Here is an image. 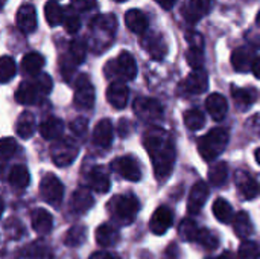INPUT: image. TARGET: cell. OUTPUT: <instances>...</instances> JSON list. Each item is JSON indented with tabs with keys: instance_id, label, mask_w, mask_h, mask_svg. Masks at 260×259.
I'll return each mask as SVG.
<instances>
[{
	"instance_id": "6da1fadb",
	"label": "cell",
	"mask_w": 260,
	"mask_h": 259,
	"mask_svg": "<svg viewBox=\"0 0 260 259\" xmlns=\"http://www.w3.org/2000/svg\"><path fill=\"white\" fill-rule=\"evenodd\" d=\"M145 147L152 160L154 172L158 180H166L175 163V143L172 136L158 127H151L145 133Z\"/></svg>"
},
{
	"instance_id": "7a4b0ae2",
	"label": "cell",
	"mask_w": 260,
	"mask_h": 259,
	"mask_svg": "<svg viewBox=\"0 0 260 259\" xmlns=\"http://www.w3.org/2000/svg\"><path fill=\"white\" fill-rule=\"evenodd\" d=\"M50 90H52V78L46 73H41L34 81L21 82L15 92V99L18 104L30 105L35 104L40 98L50 93Z\"/></svg>"
},
{
	"instance_id": "3957f363",
	"label": "cell",
	"mask_w": 260,
	"mask_h": 259,
	"mask_svg": "<svg viewBox=\"0 0 260 259\" xmlns=\"http://www.w3.org/2000/svg\"><path fill=\"white\" fill-rule=\"evenodd\" d=\"M229 143V131L225 128H213L198 140V151L206 162L219 157Z\"/></svg>"
},
{
	"instance_id": "277c9868",
	"label": "cell",
	"mask_w": 260,
	"mask_h": 259,
	"mask_svg": "<svg viewBox=\"0 0 260 259\" xmlns=\"http://www.w3.org/2000/svg\"><path fill=\"white\" fill-rule=\"evenodd\" d=\"M105 75L114 81H131L137 76V63L129 52L123 50L114 61H108Z\"/></svg>"
},
{
	"instance_id": "5b68a950",
	"label": "cell",
	"mask_w": 260,
	"mask_h": 259,
	"mask_svg": "<svg viewBox=\"0 0 260 259\" xmlns=\"http://www.w3.org/2000/svg\"><path fill=\"white\" fill-rule=\"evenodd\" d=\"M108 209L111 211L113 218L123 226H128L137 217L140 209V203L134 195H117L110 205Z\"/></svg>"
},
{
	"instance_id": "8992f818",
	"label": "cell",
	"mask_w": 260,
	"mask_h": 259,
	"mask_svg": "<svg viewBox=\"0 0 260 259\" xmlns=\"http://www.w3.org/2000/svg\"><path fill=\"white\" fill-rule=\"evenodd\" d=\"M79 153L78 145L70 139V137H64V139H58L50 150V156L52 160L56 166H69L73 163V160L76 159Z\"/></svg>"
},
{
	"instance_id": "52a82bcc",
	"label": "cell",
	"mask_w": 260,
	"mask_h": 259,
	"mask_svg": "<svg viewBox=\"0 0 260 259\" xmlns=\"http://www.w3.org/2000/svg\"><path fill=\"white\" fill-rule=\"evenodd\" d=\"M40 194L43 200L52 206H59L64 195V186L53 174H46L40 183Z\"/></svg>"
},
{
	"instance_id": "ba28073f",
	"label": "cell",
	"mask_w": 260,
	"mask_h": 259,
	"mask_svg": "<svg viewBox=\"0 0 260 259\" xmlns=\"http://www.w3.org/2000/svg\"><path fill=\"white\" fill-rule=\"evenodd\" d=\"M75 104L82 110H90L94 105V87L87 75H79L76 79Z\"/></svg>"
},
{
	"instance_id": "9c48e42d",
	"label": "cell",
	"mask_w": 260,
	"mask_h": 259,
	"mask_svg": "<svg viewBox=\"0 0 260 259\" xmlns=\"http://www.w3.org/2000/svg\"><path fill=\"white\" fill-rule=\"evenodd\" d=\"M136 114L145 122H157L163 118V105L152 98H139L134 101Z\"/></svg>"
},
{
	"instance_id": "30bf717a",
	"label": "cell",
	"mask_w": 260,
	"mask_h": 259,
	"mask_svg": "<svg viewBox=\"0 0 260 259\" xmlns=\"http://www.w3.org/2000/svg\"><path fill=\"white\" fill-rule=\"evenodd\" d=\"M113 171H116L122 179L128 182H139L142 179V168L136 157L133 156H123L113 162L111 165Z\"/></svg>"
},
{
	"instance_id": "8fae6325",
	"label": "cell",
	"mask_w": 260,
	"mask_h": 259,
	"mask_svg": "<svg viewBox=\"0 0 260 259\" xmlns=\"http://www.w3.org/2000/svg\"><path fill=\"white\" fill-rule=\"evenodd\" d=\"M142 46L155 61H161L168 53V44L165 38L155 32H145L142 37Z\"/></svg>"
},
{
	"instance_id": "7c38bea8",
	"label": "cell",
	"mask_w": 260,
	"mask_h": 259,
	"mask_svg": "<svg viewBox=\"0 0 260 259\" xmlns=\"http://www.w3.org/2000/svg\"><path fill=\"white\" fill-rule=\"evenodd\" d=\"M172 223H174V212L166 206H160L155 209V212L151 217L149 229L155 235H165L171 229Z\"/></svg>"
},
{
	"instance_id": "4fadbf2b",
	"label": "cell",
	"mask_w": 260,
	"mask_h": 259,
	"mask_svg": "<svg viewBox=\"0 0 260 259\" xmlns=\"http://www.w3.org/2000/svg\"><path fill=\"white\" fill-rule=\"evenodd\" d=\"M37 12L34 5L26 3L17 11V27L23 34H32L37 29Z\"/></svg>"
},
{
	"instance_id": "5bb4252c",
	"label": "cell",
	"mask_w": 260,
	"mask_h": 259,
	"mask_svg": "<svg viewBox=\"0 0 260 259\" xmlns=\"http://www.w3.org/2000/svg\"><path fill=\"white\" fill-rule=\"evenodd\" d=\"M117 29V20L114 14H102L93 18L91 21V32L93 37L96 35H107L110 38L114 37V32Z\"/></svg>"
},
{
	"instance_id": "9a60e30c",
	"label": "cell",
	"mask_w": 260,
	"mask_h": 259,
	"mask_svg": "<svg viewBox=\"0 0 260 259\" xmlns=\"http://www.w3.org/2000/svg\"><path fill=\"white\" fill-rule=\"evenodd\" d=\"M207 197H209V186H207V183L206 182H198L192 188V191L189 194V198H187V212L190 215L198 214L203 209Z\"/></svg>"
},
{
	"instance_id": "2e32d148",
	"label": "cell",
	"mask_w": 260,
	"mask_h": 259,
	"mask_svg": "<svg viewBox=\"0 0 260 259\" xmlns=\"http://www.w3.org/2000/svg\"><path fill=\"white\" fill-rule=\"evenodd\" d=\"M129 90L123 81H113L107 90V99L114 108H125L128 104Z\"/></svg>"
},
{
	"instance_id": "e0dca14e",
	"label": "cell",
	"mask_w": 260,
	"mask_h": 259,
	"mask_svg": "<svg viewBox=\"0 0 260 259\" xmlns=\"http://www.w3.org/2000/svg\"><path fill=\"white\" fill-rule=\"evenodd\" d=\"M256 61V53L250 47H238L232 55V64L238 72H248L253 70Z\"/></svg>"
},
{
	"instance_id": "ac0fdd59",
	"label": "cell",
	"mask_w": 260,
	"mask_h": 259,
	"mask_svg": "<svg viewBox=\"0 0 260 259\" xmlns=\"http://www.w3.org/2000/svg\"><path fill=\"white\" fill-rule=\"evenodd\" d=\"M236 186H238L239 192L244 195V198H247V200L254 198L260 192L259 183L247 171H242V169H239L236 172Z\"/></svg>"
},
{
	"instance_id": "d6986e66",
	"label": "cell",
	"mask_w": 260,
	"mask_h": 259,
	"mask_svg": "<svg viewBox=\"0 0 260 259\" xmlns=\"http://www.w3.org/2000/svg\"><path fill=\"white\" fill-rule=\"evenodd\" d=\"M209 87V76L206 70H193L184 81V90L192 95H201Z\"/></svg>"
},
{
	"instance_id": "ffe728a7",
	"label": "cell",
	"mask_w": 260,
	"mask_h": 259,
	"mask_svg": "<svg viewBox=\"0 0 260 259\" xmlns=\"http://www.w3.org/2000/svg\"><path fill=\"white\" fill-rule=\"evenodd\" d=\"M88 182H90V186L93 188V191L98 194H107L111 188L110 176L104 166L93 168L90 176H88Z\"/></svg>"
},
{
	"instance_id": "44dd1931",
	"label": "cell",
	"mask_w": 260,
	"mask_h": 259,
	"mask_svg": "<svg viewBox=\"0 0 260 259\" xmlns=\"http://www.w3.org/2000/svg\"><path fill=\"white\" fill-rule=\"evenodd\" d=\"M210 6H212V0H189V5L183 14L186 20L190 24H193L198 23L201 17L210 12Z\"/></svg>"
},
{
	"instance_id": "7402d4cb",
	"label": "cell",
	"mask_w": 260,
	"mask_h": 259,
	"mask_svg": "<svg viewBox=\"0 0 260 259\" xmlns=\"http://www.w3.org/2000/svg\"><path fill=\"white\" fill-rule=\"evenodd\" d=\"M125 24L131 32L142 35L148 31L149 21L140 9H129L125 14Z\"/></svg>"
},
{
	"instance_id": "603a6c76",
	"label": "cell",
	"mask_w": 260,
	"mask_h": 259,
	"mask_svg": "<svg viewBox=\"0 0 260 259\" xmlns=\"http://www.w3.org/2000/svg\"><path fill=\"white\" fill-rule=\"evenodd\" d=\"M206 108L209 111V114L215 119V121H222L227 114L229 110V104L227 99L219 95V93H212L207 99H206Z\"/></svg>"
},
{
	"instance_id": "cb8c5ba5",
	"label": "cell",
	"mask_w": 260,
	"mask_h": 259,
	"mask_svg": "<svg viewBox=\"0 0 260 259\" xmlns=\"http://www.w3.org/2000/svg\"><path fill=\"white\" fill-rule=\"evenodd\" d=\"M93 142L102 148H107L113 142V124L110 119H102L93 131Z\"/></svg>"
},
{
	"instance_id": "d4e9b609",
	"label": "cell",
	"mask_w": 260,
	"mask_h": 259,
	"mask_svg": "<svg viewBox=\"0 0 260 259\" xmlns=\"http://www.w3.org/2000/svg\"><path fill=\"white\" fill-rule=\"evenodd\" d=\"M46 60L43 55L37 53V52H29L23 56L21 60V69L24 73L30 75V76H38L41 75V69L44 67Z\"/></svg>"
},
{
	"instance_id": "484cf974",
	"label": "cell",
	"mask_w": 260,
	"mask_h": 259,
	"mask_svg": "<svg viewBox=\"0 0 260 259\" xmlns=\"http://www.w3.org/2000/svg\"><path fill=\"white\" fill-rule=\"evenodd\" d=\"M62 130H64L62 121L58 119V118H53V116L46 119V121H43L41 125H40V134L46 140H56V139H59L61 134H62Z\"/></svg>"
},
{
	"instance_id": "4316f807",
	"label": "cell",
	"mask_w": 260,
	"mask_h": 259,
	"mask_svg": "<svg viewBox=\"0 0 260 259\" xmlns=\"http://www.w3.org/2000/svg\"><path fill=\"white\" fill-rule=\"evenodd\" d=\"M30 221H32V229L37 234L46 235L52 231V215L46 211V209H35L30 215Z\"/></svg>"
},
{
	"instance_id": "83f0119b",
	"label": "cell",
	"mask_w": 260,
	"mask_h": 259,
	"mask_svg": "<svg viewBox=\"0 0 260 259\" xmlns=\"http://www.w3.org/2000/svg\"><path fill=\"white\" fill-rule=\"evenodd\" d=\"M93 205H94V200H93L91 194L84 188H79L72 197V211L76 214L87 212Z\"/></svg>"
},
{
	"instance_id": "f1b7e54d",
	"label": "cell",
	"mask_w": 260,
	"mask_h": 259,
	"mask_svg": "<svg viewBox=\"0 0 260 259\" xmlns=\"http://www.w3.org/2000/svg\"><path fill=\"white\" fill-rule=\"evenodd\" d=\"M35 131V118L29 111H23L15 124V133L21 139H29Z\"/></svg>"
},
{
	"instance_id": "f546056e",
	"label": "cell",
	"mask_w": 260,
	"mask_h": 259,
	"mask_svg": "<svg viewBox=\"0 0 260 259\" xmlns=\"http://www.w3.org/2000/svg\"><path fill=\"white\" fill-rule=\"evenodd\" d=\"M96 241L102 247H111V246L117 244L119 232L110 224H102L96 229Z\"/></svg>"
},
{
	"instance_id": "4dcf8cb0",
	"label": "cell",
	"mask_w": 260,
	"mask_h": 259,
	"mask_svg": "<svg viewBox=\"0 0 260 259\" xmlns=\"http://www.w3.org/2000/svg\"><path fill=\"white\" fill-rule=\"evenodd\" d=\"M8 180H9L11 186H14L15 189H24L29 185V180H30L29 172H27V168L23 166V165L12 166Z\"/></svg>"
},
{
	"instance_id": "1f68e13d",
	"label": "cell",
	"mask_w": 260,
	"mask_h": 259,
	"mask_svg": "<svg viewBox=\"0 0 260 259\" xmlns=\"http://www.w3.org/2000/svg\"><path fill=\"white\" fill-rule=\"evenodd\" d=\"M44 17H46V21L49 26L55 27L58 24L62 23V17H64V9L55 2V0H50L44 5Z\"/></svg>"
},
{
	"instance_id": "d6a6232c",
	"label": "cell",
	"mask_w": 260,
	"mask_h": 259,
	"mask_svg": "<svg viewBox=\"0 0 260 259\" xmlns=\"http://www.w3.org/2000/svg\"><path fill=\"white\" fill-rule=\"evenodd\" d=\"M62 24L69 34H76L81 27V17L79 11H76L72 5L64 8V17H62Z\"/></svg>"
},
{
	"instance_id": "836d02e7",
	"label": "cell",
	"mask_w": 260,
	"mask_h": 259,
	"mask_svg": "<svg viewBox=\"0 0 260 259\" xmlns=\"http://www.w3.org/2000/svg\"><path fill=\"white\" fill-rule=\"evenodd\" d=\"M233 229L239 238H248L253 234V224L247 212H239L233 220Z\"/></svg>"
},
{
	"instance_id": "e575fe53",
	"label": "cell",
	"mask_w": 260,
	"mask_h": 259,
	"mask_svg": "<svg viewBox=\"0 0 260 259\" xmlns=\"http://www.w3.org/2000/svg\"><path fill=\"white\" fill-rule=\"evenodd\" d=\"M232 96L241 108H248L256 101V92L253 89H239L233 85Z\"/></svg>"
},
{
	"instance_id": "d590c367",
	"label": "cell",
	"mask_w": 260,
	"mask_h": 259,
	"mask_svg": "<svg viewBox=\"0 0 260 259\" xmlns=\"http://www.w3.org/2000/svg\"><path fill=\"white\" fill-rule=\"evenodd\" d=\"M213 214L215 217L221 221V223H232L235 218H233V208L232 205L224 200V198H218L215 203H213Z\"/></svg>"
},
{
	"instance_id": "8d00e7d4",
	"label": "cell",
	"mask_w": 260,
	"mask_h": 259,
	"mask_svg": "<svg viewBox=\"0 0 260 259\" xmlns=\"http://www.w3.org/2000/svg\"><path fill=\"white\" fill-rule=\"evenodd\" d=\"M87 238V229L84 226H73L64 237V244L67 247H79Z\"/></svg>"
},
{
	"instance_id": "74e56055",
	"label": "cell",
	"mask_w": 260,
	"mask_h": 259,
	"mask_svg": "<svg viewBox=\"0 0 260 259\" xmlns=\"http://www.w3.org/2000/svg\"><path fill=\"white\" fill-rule=\"evenodd\" d=\"M184 124L189 130L198 131L204 127L206 124V116L201 110L198 108H190L184 113Z\"/></svg>"
},
{
	"instance_id": "f35d334b",
	"label": "cell",
	"mask_w": 260,
	"mask_h": 259,
	"mask_svg": "<svg viewBox=\"0 0 260 259\" xmlns=\"http://www.w3.org/2000/svg\"><path fill=\"white\" fill-rule=\"evenodd\" d=\"M229 177V166L225 162H218L215 163L210 171H209V180L212 185L215 186H219V185H224L225 180Z\"/></svg>"
},
{
	"instance_id": "ab89813d",
	"label": "cell",
	"mask_w": 260,
	"mask_h": 259,
	"mask_svg": "<svg viewBox=\"0 0 260 259\" xmlns=\"http://www.w3.org/2000/svg\"><path fill=\"white\" fill-rule=\"evenodd\" d=\"M26 259H53V253L44 243L37 241L29 246L26 252Z\"/></svg>"
},
{
	"instance_id": "60d3db41",
	"label": "cell",
	"mask_w": 260,
	"mask_h": 259,
	"mask_svg": "<svg viewBox=\"0 0 260 259\" xmlns=\"http://www.w3.org/2000/svg\"><path fill=\"white\" fill-rule=\"evenodd\" d=\"M85 55H87V44H85V41L81 40V38L73 40L70 43V47H69V56L75 61V64L84 63Z\"/></svg>"
},
{
	"instance_id": "b9f144b4",
	"label": "cell",
	"mask_w": 260,
	"mask_h": 259,
	"mask_svg": "<svg viewBox=\"0 0 260 259\" xmlns=\"http://www.w3.org/2000/svg\"><path fill=\"white\" fill-rule=\"evenodd\" d=\"M15 76V61L12 60V56H2L0 60V81L3 84L9 82L12 78Z\"/></svg>"
},
{
	"instance_id": "7bdbcfd3",
	"label": "cell",
	"mask_w": 260,
	"mask_h": 259,
	"mask_svg": "<svg viewBox=\"0 0 260 259\" xmlns=\"http://www.w3.org/2000/svg\"><path fill=\"white\" fill-rule=\"evenodd\" d=\"M195 243L201 244L207 250H215L219 246V240L207 229H200L198 231V234L195 237Z\"/></svg>"
},
{
	"instance_id": "ee69618b",
	"label": "cell",
	"mask_w": 260,
	"mask_h": 259,
	"mask_svg": "<svg viewBox=\"0 0 260 259\" xmlns=\"http://www.w3.org/2000/svg\"><path fill=\"white\" fill-rule=\"evenodd\" d=\"M186 60H187V64L193 70L203 69V64H204V52H203V47H189V50L186 52Z\"/></svg>"
},
{
	"instance_id": "f6af8a7d",
	"label": "cell",
	"mask_w": 260,
	"mask_h": 259,
	"mask_svg": "<svg viewBox=\"0 0 260 259\" xmlns=\"http://www.w3.org/2000/svg\"><path fill=\"white\" fill-rule=\"evenodd\" d=\"M239 259H259L260 249L259 246L253 241H244L239 247Z\"/></svg>"
},
{
	"instance_id": "bcb514c9",
	"label": "cell",
	"mask_w": 260,
	"mask_h": 259,
	"mask_svg": "<svg viewBox=\"0 0 260 259\" xmlns=\"http://www.w3.org/2000/svg\"><path fill=\"white\" fill-rule=\"evenodd\" d=\"M198 231H200V227L197 226V223L192 221V220H189V218L184 220V221L180 224V235H181V238H184L186 241H195V237H197Z\"/></svg>"
},
{
	"instance_id": "7dc6e473",
	"label": "cell",
	"mask_w": 260,
	"mask_h": 259,
	"mask_svg": "<svg viewBox=\"0 0 260 259\" xmlns=\"http://www.w3.org/2000/svg\"><path fill=\"white\" fill-rule=\"evenodd\" d=\"M17 142L12 137H5L0 142V154L3 160H8L9 157H12L17 151Z\"/></svg>"
},
{
	"instance_id": "c3c4849f",
	"label": "cell",
	"mask_w": 260,
	"mask_h": 259,
	"mask_svg": "<svg viewBox=\"0 0 260 259\" xmlns=\"http://www.w3.org/2000/svg\"><path fill=\"white\" fill-rule=\"evenodd\" d=\"M87 124H88V121H87L85 118H76L75 121H72L70 130L73 131V134L82 136V134H85V131H87Z\"/></svg>"
},
{
	"instance_id": "681fc988",
	"label": "cell",
	"mask_w": 260,
	"mask_h": 259,
	"mask_svg": "<svg viewBox=\"0 0 260 259\" xmlns=\"http://www.w3.org/2000/svg\"><path fill=\"white\" fill-rule=\"evenodd\" d=\"M96 0H72V6L79 11V12H85V11H91L96 8Z\"/></svg>"
},
{
	"instance_id": "f907efd6",
	"label": "cell",
	"mask_w": 260,
	"mask_h": 259,
	"mask_svg": "<svg viewBox=\"0 0 260 259\" xmlns=\"http://www.w3.org/2000/svg\"><path fill=\"white\" fill-rule=\"evenodd\" d=\"M186 40L190 43V47H203L204 44V40H203V35L197 31H187L186 32Z\"/></svg>"
},
{
	"instance_id": "816d5d0a",
	"label": "cell",
	"mask_w": 260,
	"mask_h": 259,
	"mask_svg": "<svg viewBox=\"0 0 260 259\" xmlns=\"http://www.w3.org/2000/svg\"><path fill=\"white\" fill-rule=\"evenodd\" d=\"M90 259H120L116 253H105V252H98V253H93Z\"/></svg>"
},
{
	"instance_id": "f5cc1de1",
	"label": "cell",
	"mask_w": 260,
	"mask_h": 259,
	"mask_svg": "<svg viewBox=\"0 0 260 259\" xmlns=\"http://www.w3.org/2000/svg\"><path fill=\"white\" fill-rule=\"evenodd\" d=\"M163 9H166V11H169V9H172L174 8V5H175V2L177 0H155Z\"/></svg>"
},
{
	"instance_id": "db71d44e",
	"label": "cell",
	"mask_w": 260,
	"mask_h": 259,
	"mask_svg": "<svg viewBox=\"0 0 260 259\" xmlns=\"http://www.w3.org/2000/svg\"><path fill=\"white\" fill-rule=\"evenodd\" d=\"M126 127H128V121H126V119L120 121L119 131H120V134H122V136H126V134H128V130H126Z\"/></svg>"
},
{
	"instance_id": "11a10c76",
	"label": "cell",
	"mask_w": 260,
	"mask_h": 259,
	"mask_svg": "<svg viewBox=\"0 0 260 259\" xmlns=\"http://www.w3.org/2000/svg\"><path fill=\"white\" fill-rule=\"evenodd\" d=\"M253 73H254V76H256V78H259L260 79V56H257V58H256V61H254Z\"/></svg>"
},
{
	"instance_id": "9f6ffc18",
	"label": "cell",
	"mask_w": 260,
	"mask_h": 259,
	"mask_svg": "<svg viewBox=\"0 0 260 259\" xmlns=\"http://www.w3.org/2000/svg\"><path fill=\"white\" fill-rule=\"evenodd\" d=\"M213 259H239V258H236L233 253H230V252H224L221 256H218V258H213Z\"/></svg>"
},
{
	"instance_id": "6f0895ef",
	"label": "cell",
	"mask_w": 260,
	"mask_h": 259,
	"mask_svg": "<svg viewBox=\"0 0 260 259\" xmlns=\"http://www.w3.org/2000/svg\"><path fill=\"white\" fill-rule=\"evenodd\" d=\"M254 157H256L257 163L260 165V148H257V150H256V153H254Z\"/></svg>"
},
{
	"instance_id": "680465c9",
	"label": "cell",
	"mask_w": 260,
	"mask_h": 259,
	"mask_svg": "<svg viewBox=\"0 0 260 259\" xmlns=\"http://www.w3.org/2000/svg\"><path fill=\"white\" fill-rule=\"evenodd\" d=\"M257 21H259V24H260V11H259V14H257Z\"/></svg>"
},
{
	"instance_id": "91938a15",
	"label": "cell",
	"mask_w": 260,
	"mask_h": 259,
	"mask_svg": "<svg viewBox=\"0 0 260 259\" xmlns=\"http://www.w3.org/2000/svg\"><path fill=\"white\" fill-rule=\"evenodd\" d=\"M114 2H119V3H122V2H126V0H114Z\"/></svg>"
}]
</instances>
